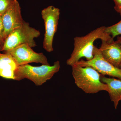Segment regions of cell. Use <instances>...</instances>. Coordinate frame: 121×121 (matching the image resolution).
<instances>
[{
  "label": "cell",
  "mask_w": 121,
  "mask_h": 121,
  "mask_svg": "<svg viewBox=\"0 0 121 121\" xmlns=\"http://www.w3.org/2000/svg\"><path fill=\"white\" fill-rule=\"evenodd\" d=\"M106 27L101 26L84 36L75 37L74 50L70 57L67 60V65L72 66L82 58H86L87 60L92 59L94 57V43L96 40L100 39L107 41L113 40L111 36L105 31Z\"/></svg>",
  "instance_id": "cell-1"
},
{
  "label": "cell",
  "mask_w": 121,
  "mask_h": 121,
  "mask_svg": "<svg viewBox=\"0 0 121 121\" xmlns=\"http://www.w3.org/2000/svg\"><path fill=\"white\" fill-rule=\"evenodd\" d=\"M72 67L75 84L85 93L93 94L102 91L108 92V86L102 82L101 74L93 68L83 67L77 64Z\"/></svg>",
  "instance_id": "cell-2"
},
{
  "label": "cell",
  "mask_w": 121,
  "mask_h": 121,
  "mask_svg": "<svg viewBox=\"0 0 121 121\" xmlns=\"http://www.w3.org/2000/svg\"><path fill=\"white\" fill-rule=\"evenodd\" d=\"M60 63L56 61L52 66L42 65L34 66L29 64L19 65L16 72L15 80L20 81L27 78L33 82L36 86H40L50 80L59 71Z\"/></svg>",
  "instance_id": "cell-3"
},
{
  "label": "cell",
  "mask_w": 121,
  "mask_h": 121,
  "mask_svg": "<svg viewBox=\"0 0 121 121\" xmlns=\"http://www.w3.org/2000/svg\"><path fill=\"white\" fill-rule=\"evenodd\" d=\"M40 35L39 31L24 21L21 26L13 30L4 40L2 51L6 52L23 44L35 47L36 46L35 39Z\"/></svg>",
  "instance_id": "cell-4"
},
{
  "label": "cell",
  "mask_w": 121,
  "mask_h": 121,
  "mask_svg": "<svg viewBox=\"0 0 121 121\" xmlns=\"http://www.w3.org/2000/svg\"><path fill=\"white\" fill-rule=\"evenodd\" d=\"M41 14L45 28L43 46L47 52H51L53 51V40L58 28L60 10L51 5L42 10Z\"/></svg>",
  "instance_id": "cell-5"
},
{
  "label": "cell",
  "mask_w": 121,
  "mask_h": 121,
  "mask_svg": "<svg viewBox=\"0 0 121 121\" xmlns=\"http://www.w3.org/2000/svg\"><path fill=\"white\" fill-rule=\"evenodd\" d=\"M94 57L91 60H81L76 64L81 66L91 67L103 75H107L121 79V69L115 66L104 58L99 48L94 46Z\"/></svg>",
  "instance_id": "cell-6"
},
{
  "label": "cell",
  "mask_w": 121,
  "mask_h": 121,
  "mask_svg": "<svg viewBox=\"0 0 121 121\" xmlns=\"http://www.w3.org/2000/svg\"><path fill=\"white\" fill-rule=\"evenodd\" d=\"M32 48L27 44H23L4 52L10 54L19 66L32 63L50 65L43 53H37Z\"/></svg>",
  "instance_id": "cell-7"
},
{
  "label": "cell",
  "mask_w": 121,
  "mask_h": 121,
  "mask_svg": "<svg viewBox=\"0 0 121 121\" xmlns=\"http://www.w3.org/2000/svg\"><path fill=\"white\" fill-rule=\"evenodd\" d=\"M3 27V39L15 29L23 23L24 20L21 15V8L19 2L16 0L13 4L1 16Z\"/></svg>",
  "instance_id": "cell-8"
},
{
  "label": "cell",
  "mask_w": 121,
  "mask_h": 121,
  "mask_svg": "<svg viewBox=\"0 0 121 121\" xmlns=\"http://www.w3.org/2000/svg\"><path fill=\"white\" fill-rule=\"evenodd\" d=\"M99 48L104 58L115 66L119 68L121 64V45L117 40H101Z\"/></svg>",
  "instance_id": "cell-9"
},
{
  "label": "cell",
  "mask_w": 121,
  "mask_h": 121,
  "mask_svg": "<svg viewBox=\"0 0 121 121\" xmlns=\"http://www.w3.org/2000/svg\"><path fill=\"white\" fill-rule=\"evenodd\" d=\"M19 65L10 54L0 53V77L15 80Z\"/></svg>",
  "instance_id": "cell-10"
},
{
  "label": "cell",
  "mask_w": 121,
  "mask_h": 121,
  "mask_svg": "<svg viewBox=\"0 0 121 121\" xmlns=\"http://www.w3.org/2000/svg\"><path fill=\"white\" fill-rule=\"evenodd\" d=\"M101 80L108 86L109 89L108 92L111 100L113 102L115 108L117 109L121 100V79L101 76Z\"/></svg>",
  "instance_id": "cell-11"
},
{
  "label": "cell",
  "mask_w": 121,
  "mask_h": 121,
  "mask_svg": "<svg viewBox=\"0 0 121 121\" xmlns=\"http://www.w3.org/2000/svg\"><path fill=\"white\" fill-rule=\"evenodd\" d=\"M120 14L121 16V13ZM105 31L113 39L117 36L121 35V20L118 23L114 25L106 27Z\"/></svg>",
  "instance_id": "cell-12"
},
{
  "label": "cell",
  "mask_w": 121,
  "mask_h": 121,
  "mask_svg": "<svg viewBox=\"0 0 121 121\" xmlns=\"http://www.w3.org/2000/svg\"><path fill=\"white\" fill-rule=\"evenodd\" d=\"M16 0H0V15H2L7 11Z\"/></svg>",
  "instance_id": "cell-13"
},
{
  "label": "cell",
  "mask_w": 121,
  "mask_h": 121,
  "mask_svg": "<svg viewBox=\"0 0 121 121\" xmlns=\"http://www.w3.org/2000/svg\"><path fill=\"white\" fill-rule=\"evenodd\" d=\"M114 1L115 11L119 13H121V0H113Z\"/></svg>",
  "instance_id": "cell-14"
},
{
  "label": "cell",
  "mask_w": 121,
  "mask_h": 121,
  "mask_svg": "<svg viewBox=\"0 0 121 121\" xmlns=\"http://www.w3.org/2000/svg\"><path fill=\"white\" fill-rule=\"evenodd\" d=\"M2 15H0V40L4 41L3 39V33H4V27L2 23Z\"/></svg>",
  "instance_id": "cell-15"
},
{
  "label": "cell",
  "mask_w": 121,
  "mask_h": 121,
  "mask_svg": "<svg viewBox=\"0 0 121 121\" xmlns=\"http://www.w3.org/2000/svg\"><path fill=\"white\" fill-rule=\"evenodd\" d=\"M4 44V41L0 40V52L2 51Z\"/></svg>",
  "instance_id": "cell-16"
},
{
  "label": "cell",
  "mask_w": 121,
  "mask_h": 121,
  "mask_svg": "<svg viewBox=\"0 0 121 121\" xmlns=\"http://www.w3.org/2000/svg\"><path fill=\"white\" fill-rule=\"evenodd\" d=\"M117 40L119 42V43H120L121 45V36L118 37Z\"/></svg>",
  "instance_id": "cell-17"
},
{
  "label": "cell",
  "mask_w": 121,
  "mask_h": 121,
  "mask_svg": "<svg viewBox=\"0 0 121 121\" xmlns=\"http://www.w3.org/2000/svg\"><path fill=\"white\" fill-rule=\"evenodd\" d=\"M119 68L121 69V65H120V66H119Z\"/></svg>",
  "instance_id": "cell-18"
}]
</instances>
